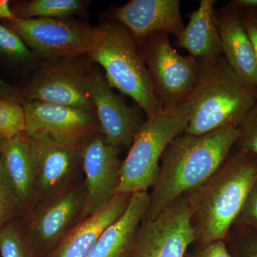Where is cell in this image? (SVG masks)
<instances>
[{
  "instance_id": "6da1fadb",
  "label": "cell",
  "mask_w": 257,
  "mask_h": 257,
  "mask_svg": "<svg viewBox=\"0 0 257 257\" xmlns=\"http://www.w3.org/2000/svg\"><path fill=\"white\" fill-rule=\"evenodd\" d=\"M239 136L238 127L229 126L174 139L161 158L145 219H154L176 199L205 184L229 157Z\"/></svg>"
},
{
  "instance_id": "7a4b0ae2",
  "label": "cell",
  "mask_w": 257,
  "mask_h": 257,
  "mask_svg": "<svg viewBox=\"0 0 257 257\" xmlns=\"http://www.w3.org/2000/svg\"><path fill=\"white\" fill-rule=\"evenodd\" d=\"M257 178V157L237 149L205 184L187 194L197 245L226 241Z\"/></svg>"
},
{
  "instance_id": "3957f363",
  "label": "cell",
  "mask_w": 257,
  "mask_h": 257,
  "mask_svg": "<svg viewBox=\"0 0 257 257\" xmlns=\"http://www.w3.org/2000/svg\"><path fill=\"white\" fill-rule=\"evenodd\" d=\"M197 84L185 133L201 135L238 127L257 101V87L243 80L223 56L199 60Z\"/></svg>"
},
{
  "instance_id": "277c9868",
  "label": "cell",
  "mask_w": 257,
  "mask_h": 257,
  "mask_svg": "<svg viewBox=\"0 0 257 257\" xmlns=\"http://www.w3.org/2000/svg\"><path fill=\"white\" fill-rule=\"evenodd\" d=\"M100 38L87 57L101 66L111 88L130 96L150 119L162 110L138 42L116 22L101 24Z\"/></svg>"
},
{
  "instance_id": "5b68a950",
  "label": "cell",
  "mask_w": 257,
  "mask_h": 257,
  "mask_svg": "<svg viewBox=\"0 0 257 257\" xmlns=\"http://www.w3.org/2000/svg\"><path fill=\"white\" fill-rule=\"evenodd\" d=\"M192 107L191 96L182 104L164 109L146 119L121 162L116 194L148 192L160 172V161L169 144L185 133Z\"/></svg>"
},
{
  "instance_id": "8992f818",
  "label": "cell",
  "mask_w": 257,
  "mask_h": 257,
  "mask_svg": "<svg viewBox=\"0 0 257 257\" xmlns=\"http://www.w3.org/2000/svg\"><path fill=\"white\" fill-rule=\"evenodd\" d=\"M138 44L162 109L187 101L197 84V59L179 54L166 32H157Z\"/></svg>"
},
{
  "instance_id": "52a82bcc",
  "label": "cell",
  "mask_w": 257,
  "mask_h": 257,
  "mask_svg": "<svg viewBox=\"0 0 257 257\" xmlns=\"http://www.w3.org/2000/svg\"><path fill=\"white\" fill-rule=\"evenodd\" d=\"M6 21L35 57L46 60L87 56L101 35L100 25L92 27L71 18Z\"/></svg>"
},
{
  "instance_id": "ba28073f",
  "label": "cell",
  "mask_w": 257,
  "mask_h": 257,
  "mask_svg": "<svg viewBox=\"0 0 257 257\" xmlns=\"http://www.w3.org/2000/svg\"><path fill=\"white\" fill-rule=\"evenodd\" d=\"M84 57L47 60L23 90L25 100L95 111L89 92L93 69Z\"/></svg>"
},
{
  "instance_id": "9c48e42d",
  "label": "cell",
  "mask_w": 257,
  "mask_h": 257,
  "mask_svg": "<svg viewBox=\"0 0 257 257\" xmlns=\"http://www.w3.org/2000/svg\"><path fill=\"white\" fill-rule=\"evenodd\" d=\"M192 209L187 194L156 217L144 219L127 257H184L195 242Z\"/></svg>"
},
{
  "instance_id": "30bf717a",
  "label": "cell",
  "mask_w": 257,
  "mask_h": 257,
  "mask_svg": "<svg viewBox=\"0 0 257 257\" xmlns=\"http://www.w3.org/2000/svg\"><path fill=\"white\" fill-rule=\"evenodd\" d=\"M25 133L31 139L79 150L99 132L95 111L85 110L39 101H26Z\"/></svg>"
},
{
  "instance_id": "8fae6325",
  "label": "cell",
  "mask_w": 257,
  "mask_h": 257,
  "mask_svg": "<svg viewBox=\"0 0 257 257\" xmlns=\"http://www.w3.org/2000/svg\"><path fill=\"white\" fill-rule=\"evenodd\" d=\"M85 197L84 186L73 185L39 203L26 234L38 257L47 256L77 224Z\"/></svg>"
},
{
  "instance_id": "7c38bea8",
  "label": "cell",
  "mask_w": 257,
  "mask_h": 257,
  "mask_svg": "<svg viewBox=\"0 0 257 257\" xmlns=\"http://www.w3.org/2000/svg\"><path fill=\"white\" fill-rule=\"evenodd\" d=\"M119 150L106 143L99 132L79 149L81 166L85 175L86 197L77 224L96 212L116 194L121 161Z\"/></svg>"
},
{
  "instance_id": "4fadbf2b",
  "label": "cell",
  "mask_w": 257,
  "mask_h": 257,
  "mask_svg": "<svg viewBox=\"0 0 257 257\" xmlns=\"http://www.w3.org/2000/svg\"><path fill=\"white\" fill-rule=\"evenodd\" d=\"M89 96L95 109L99 133L106 143L120 150L131 147L134 139L145 120L141 109L128 106L115 94L104 74L93 69L89 87Z\"/></svg>"
},
{
  "instance_id": "5bb4252c",
  "label": "cell",
  "mask_w": 257,
  "mask_h": 257,
  "mask_svg": "<svg viewBox=\"0 0 257 257\" xmlns=\"http://www.w3.org/2000/svg\"><path fill=\"white\" fill-rule=\"evenodd\" d=\"M37 200H47L70 187L79 165V150L31 139Z\"/></svg>"
},
{
  "instance_id": "9a60e30c",
  "label": "cell",
  "mask_w": 257,
  "mask_h": 257,
  "mask_svg": "<svg viewBox=\"0 0 257 257\" xmlns=\"http://www.w3.org/2000/svg\"><path fill=\"white\" fill-rule=\"evenodd\" d=\"M179 0H131L113 11L114 21L124 26L140 43L157 32L178 37L184 23Z\"/></svg>"
},
{
  "instance_id": "2e32d148",
  "label": "cell",
  "mask_w": 257,
  "mask_h": 257,
  "mask_svg": "<svg viewBox=\"0 0 257 257\" xmlns=\"http://www.w3.org/2000/svg\"><path fill=\"white\" fill-rule=\"evenodd\" d=\"M221 52L230 67L243 80L257 87V62L237 7L229 2L216 9Z\"/></svg>"
},
{
  "instance_id": "e0dca14e",
  "label": "cell",
  "mask_w": 257,
  "mask_h": 257,
  "mask_svg": "<svg viewBox=\"0 0 257 257\" xmlns=\"http://www.w3.org/2000/svg\"><path fill=\"white\" fill-rule=\"evenodd\" d=\"M132 194H116L87 219L74 225L47 257H88L100 235L127 209Z\"/></svg>"
},
{
  "instance_id": "ac0fdd59",
  "label": "cell",
  "mask_w": 257,
  "mask_h": 257,
  "mask_svg": "<svg viewBox=\"0 0 257 257\" xmlns=\"http://www.w3.org/2000/svg\"><path fill=\"white\" fill-rule=\"evenodd\" d=\"M149 204L148 192L132 194L127 209L103 231L88 257H127Z\"/></svg>"
},
{
  "instance_id": "d6986e66",
  "label": "cell",
  "mask_w": 257,
  "mask_h": 257,
  "mask_svg": "<svg viewBox=\"0 0 257 257\" xmlns=\"http://www.w3.org/2000/svg\"><path fill=\"white\" fill-rule=\"evenodd\" d=\"M216 0H202L189 14L187 25L176 37L175 45L199 60L211 61L222 56L216 20Z\"/></svg>"
},
{
  "instance_id": "ffe728a7",
  "label": "cell",
  "mask_w": 257,
  "mask_h": 257,
  "mask_svg": "<svg viewBox=\"0 0 257 257\" xmlns=\"http://www.w3.org/2000/svg\"><path fill=\"white\" fill-rule=\"evenodd\" d=\"M0 156L20 207H30L37 201L31 140L25 133L5 140Z\"/></svg>"
},
{
  "instance_id": "44dd1931",
  "label": "cell",
  "mask_w": 257,
  "mask_h": 257,
  "mask_svg": "<svg viewBox=\"0 0 257 257\" xmlns=\"http://www.w3.org/2000/svg\"><path fill=\"white\" fill-rule=\"evenodd\" d=\"M90 2L84 0H31L19 4L13 11L15 18L70 19L81 14Z\"/></svg>"
},
{
  "instance_id": "7402d4cb",
  "label": "cell",
  "mask_w": 257,
  "mask_h": 257,
  "mask_svg": "<svg viewBox=\"0 0 257 257\" xmlns=\"http://www.w3.org/2000/svg\"><path fill=\"white\" fill-rule=\"evenodd\" d=\"M0 254L2 257H38L27 235L14 224L0 229Z\"/></svg>"
},
{
  "instance_id": "603a6c76",
  "label": "cell",
  "mask_w": 257,
  "mask_h": 257,
  "mask_svg": "<svg viewBox=\"0 0 257 257\" xmlns=\"http://www.w3.org/2000/svg\"><path fill=\"white\" fill-rule=\"evenodd\" d=\"M25 114L21 103L0 98V136L10 140L25 133Z\"/></svg>"
},
{
  "instance_id": "cb8c5ba5",
  "label": "cell",
  "mask_w": 257,
  "mask_h": 257,
  "mask_svg": "<svg viewBox=\"0 0 257 257\" xmlns=\"http://www.w3.org/2000/svg\"><path fill=\"white\" fill-rule=\"evenodd\" d=\"M225 242L231 257H257V231L234 225Z\"/></svg>"
},
{
  "instance_id": "d4e9b609",
  "label": "cell",
  "mask_w": 257,
  "mask_h": 257,
  "mask_svg": "<svg viewBox=\"0 0 257 257\" xmlns=\"http://www.w3.org/2000/svg\"><path fill=\"white\" fill-rule=\"evenodd\" d=\"M0 55L17 62H28L35 56L18 34L0 23Z\"/></svg>"
},
{
  "instance_id": "484cf974",
  "label": "cell",
  "mask_w": 257,
  "mask_h": 257,
  "mask_svg": "<svg viewBox=\"0 0 257 257\" xmlns=\"http://www.w3.org/2000/svg\"><path fill=\"white\" fill-rule=\"evenodd\" d=\"M20 207L13 185L10 182L0 156V229Z\"/></svg>"
},
{
  "instance_id": "4316f807",
  "label": "cell",
  "mask_w": 257,
  "mask_h": 257,
  "mask_svg": "<svg viewBox=\"0 0 257 257\" xmlns=\"http://www.w3.org/2000/svg\"><path fill=\"white\" fill-rule=\"evenodd\" d=\"M239 136L236 146L257 157V101L238 126Z\"/></svg>"
},
{
  "instance_id": "83f0119b",
  "label": "cell",
  "mask_w": 257,
  "mask_h": 257,
  "mask_svg": "<svg viewBox=\"0 0 257 257\" xmlns=\"http://www.w3.org/2000/svg\"><path fill=\"white\" fill-rule=\"evenodd\" d=\"M234 225L246 226L257 231V178L248 192Z\"/></svg>"
},
{
  "instance_id": "f1b7e54d",
  "label": "cell",
  "mask_w": 257,
  "mask_h": 257,
  "mask_svg": "<svg viewBox=\"0 0 257 257\" xmlns=\"http://www.w3.org/2000/svg\"><path fill=\"white\" fill-rule=\"evenodd\" d=\"M238 8V7H237ZM245 30L252 45L257 62V8H238Z\"/></svg>"
},
{
  "instance_id": "f546056e",
  "label": "cell",
  "mask_w": 257,
  "mask_h": 257,
  "mask_svg": "<svg viewBox=\"0 0 257 257\" xmlns=\"http://www.w3.org/2000/svg\"><path fill=\"white\" fill-rule=\"evenodd\" d=\"M184 257H231L225 241H214L204 245H197Z\"/></svg>"
},
{
  "instance_id": "4dcf8cb0",
  "label": "cell",
  "mask_w": 257,
  "mask_h": 257,
  "mask_svg": "<svg viewBox=\"0 0 257 257\" xmlns=\"http://www.w3.org/2000/svg\"><path fill=\"white\" fill-rule=\"evenodd\" d=\"M0 98L18 101L23 104L25 101L23 90L16 86L5 82L1 77H0Z\"/></svg>"
},
{
  "instance_id": "1f68e13d",
  "label": "cell",
  "mask_w": 257,
  "mask_h": 257,
  "mask_svg": "<svg viewBox=\"0 0 257 257\" xmlns=\"http://www.w3.org/2000/svg\"><path fill=\"white\" fill-rule=\"evenodd\" d=\"M14 18L15 17L13 10L10 8L9 2L0 0V19H5L6 20Z\"/></svg>"
},
{
  "instance_id": "d6a6232c",
  "label": "cell",
  "mask_w": 257,
  "mask_h": 257,
  "mask_svg": "<svg viewBox=\"0 0 257 257\" xmlns=\"http://www.w3.org/2000/svg\"><path fill=\"white\" fill-rule=\"evenodd\" d=\"M231 2L238 8H257V0H232Z\"/></svg>"
},
{
  "instance_id": "836d02e7",
  "label": "cell",
  "mask_w": 257,
  "mask_h": 257,
  "mask_svg": "<svg viewBox=\"0 0 257 257\" xmlns=\"http://www.w3.org/2000/svg\"><path fill=\"white\" fill-rule=\"evenodd\" d=\"M5 139L3 137L0 136V150H1L2 147H3V144H4Z\"/></svg>"
}]
</instances>
